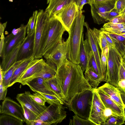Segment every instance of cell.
<instances>
[{"instance_id": "obj_1", "label": "cell", "mask_w": 125, "mask_h": 125, "mask_svg": "<svg viewBox=\"0 0 125 125\" xmlns=\"http://www.w3.org/2000/svg\"><path fill=\"white\" fill-rule=\"evenodd\" d=\"M56 77L64 96L65 103L68 104L76 94L93 88L85 79L79 64L66 59L57 69Z\"/></svg>"}, {"instance_id": "obj_2", "label": "cell", "mask_w": 125, "mask_h": 125, "mask_svg": "<svg viewBox=\"0 0 125 125\" xmlns=\"http://www.w3.org/2000/svg\"><path fill=\"white\" fill-rule=\"evenodd\" d=\"M84 17L82 10H79L68 32L69 37L66 40L68 49L67 56L69 60L78 64L80 63V50Z\"/></svg>"}, {"instance_id": "obj_3", "label": "cell", "mask_w": 125, "mask_h": 125, "mask_svg": "<svg viewBox=\"0 0 125 125\" xmlns=\"http://www.w3.org/2000/svg\"><path fill=\"white\" fill-rule=\"evenodd\" d=\"M65 31V29L58 20L53 17L49 19L45 25L42 38V56L48 55L62 41V35Z\"/></svg>"}, {"instance_id": "obj_4", "label": "cell", "mask_w": 125, "mask_h": 125, "mask_svg": "<svg viewBox=\"0 0 125 125\" xmlns=\"http://www.w3.org/2000/svg\"><path fill=\"white\" fill-rule=\"evenodd\" d=\"M93 89L87 90L75 95L67 105L69 110L79 117L88 119L93 96Z\"/></svg>"}, {"instance_id": "obj_5", "label": "cell", "mask_w": 125, "mask_h": 125, "mask_svg": "<svg viewBox=\"0 0 125 125\" xmlns=\"http://www.w3.org/2000/svg\"><path fill=\"white\" fill-rule=\"evenodd\" d=\"M109 48L106 82L117 87L119 86V71L123 58L115 47Z\"/></svg>"}, {"instance_id": "obj_6", "label": "cell", "mask_w": 125, "mask_h": 125, "mask_svg": "<svg viewBox=\"0 0 125 125\" xmlns=\"http://www.w3.org/2000/svg\"><path fill=\"white\" fill-rule=\"evenodd\" d=\"M50 18L48 13L43 10L38 11L36 21L35 30L34 46L33 56L35 59L41 58L42 42L46 23Z\"/></svg>"}, {"instance_id": "obj_7", "label": "cell", "mask_w": 125, "mask_h": 125, "mask_svg": "<svg viewBox=\"0 0 125 125\" xmlns=\"http://www.w3.org/2000/svg\"><path fill=\"white\" fill-rule=\"evenodd\" d=\"M62 105L61 104H50L36 120L46 123L48 125L61 123L66 116V112Z\"/></svg>"}, {"instance_id": "obj_8", "label": "cell", "mask_w": 125, "mask_h": 125, "mask_svg": "<svg viewBox=\"0 0 125 125\" xmlns=\"http://www.w3.org/2000/svg\"><path fill=\"white\" fill-rule=\"evenodd\" d=\"M79 10L75 1H73L55 14L52 18L58 20L66 31H69Z\"/></svg>"}, {"instance_id": "obj_9", "label": "cell", "mask_w": 125, "mask_h": 125, "mask_svg": "<svg viewBox=\"0 0 125 125\" xmlns=\"http://www.w3.org/2000/svg\"><path fill=\"white\" fill-rule=\"evenodd\" d=\"M115 0L91 5L92 15L94 22L100 25L107 21L110 11L114 8Z\"/></svg>"}, {"instance_id": "obj_10", "label": "cell", "mask_w": 125, "mask_h": 125, "mask_svg": "<svg viewBox=\"0 0 125 125\" xmlns=\"http://www.w3.org/2000/svg\"><path fill=\"white\" fill-rule=\"evenodd\" d=\"M15 35L11 34L5 38L4 44L0 57L3 58L7 55L19 44L22 42L26 37V25H21Z\"/></svg>"}, {"instance_id": "obj_11", "label": "cell", "mask_w": 125, "mask_h": 125, "mask_svg": "<svg viewBox=\"0 0 125 125\" xmlns=\"http://www.w3.org/2000/svg\"><path fill=\"white\" fill-rule=\"evenodd\" d=\"M93 92L92 103L89 119L96 125H104L106 120L104 112L106 107L94 88Z\"/></svg>"}, {"instance_id": "obj_12", "label": "cell", "mask_w": 125, "mask_h": 125, "mask_svg": "<svg viewBox=\"0 0 125 125\" xmlns=\"http://www.w3.org/2000/svg\"><path fill=\"white\" fill-rule=\"evenodd\" d=\"M68 53L67 42L62 41L48 55L44 56L46 61L54 64L57 69L65 62Z\"/></svg>"}, {"instance_id": "obj_13", "label": "cell", "mask_w": 125, "mask_h": 125, "mask_svg": "<svg viewBox=\"0 0 125 125\" xmlns=\"http://www.w3.org/2000/svg\"><path fill=\"white\" fill-rule=\"evenodd\" d=\"M0 114L10 115L26 123L23 108L21 105L10 98L6 97L0 107Z\"/></svg>"}, {"instance_id": "obj_14", "label": "cell", "mask_w": 125, "mask_h": 125, "mask_svg": "<svg viewBox=\"0 0 125 125\" xmlns=\"http://www.w3.org/2000/svg\"><path fill=\"white\" fill-rule=\"evenodd\" d=\"M87 31L86 35L91 50L92 52L98 68L99 75L102 78L103 81H105L102 70L101 61V56L99 51V46L96 36L93 30L89 27L87 22H84Z\"/></svg>"}, {"instance_id": "obj_15", "label": "cell", "mask_w": 125, "mask_h": 125, "mask_svg": "<svg viewBox=\"0 0 125 125\" xmlns=\"http://www.w3.org/2000/svg\"><path fill=\"white\" fill-rule=\"evenodd\" d=\"M98 88L110 96L120 107L125 106V89L106 82Z\"/></svg>"}, {"instance_id": "obj_16", "label": "cell", "mask_w": 125, "mask_h": 125, "mask_svg": "<svg viewBox=\"0 0 125 125\" xmlns=\"http://www.w3.org/2000/svg\"><path fill=\"white\" fill-rule=\"evenodd\" d=\"M45 62L42 59H37L29 67L20 78L17 82L23 85L32 79L37 77L43 70Z\"/></svg>"}, {"instance_id": "obj_17", "label": "cell", "mask_w": 125, "mask_h": 125, "mask_svg": "<svg viewBox=\"0 0 125 125\" xmlns=\"http://www.w3.org/2000/svg\"><path fill=\"white\" fill-rule=\"evenodd\" d=\"M35 31L27 35L23 41L19 50L17 61L25 60L33 56Z\"/></svg>"}, {"instance_id": "obj_18", "label": "cell", "mask_w": 125, "mask_h": 125, "mask_svg": "<svg viewBox=\"0 0 125 125\" xmlns=\"http://www.w3.org/2000/svg\"><path fill=\"white\" fill-rule=\"evenodd\" d=\"M16 99L21 104L24 105L38 116L47 107L45 105H42L39 104L25 93L17 94Z\"/></svg>"}, {"instance_id": "obj_19", "label": "cell", "mask_w": 125, "mask_h": 125, "mask_svg": "<svg viewBox=\"0 0 125 125\" xmlns=\"http://www.w3.org/2000/svg\"><path fill=\"white\" fill-rule=\"evenodd\" d=\"M26 85L34 92L54 95L59 98L50 89L46 80L41 77H38L33 79L27 82Z\"/></svg>"}, {"instance_id": "obj_20", "label": "cell", "mask_w": 125, "mask_h": 125, "mask_svg": "<svg viewBox=\"0 0 125 125\" xmlns=\"http://www.w3.org/2000/svg\"><path fill=\"white\" fill-rule=\"evenodd\" d=\"M76 0H47L48 5L45 11L50 18L53 17L56 13L73 1Z\"/></svg>"}, {"instance_id": "obj_21", "label": "cell", "mask_w": 125, "mask_h": 125, "mask_svg": "<svg viewBox=\"0 0 125 125\" xmlns=\"http://www.w3.org/2000/svg\"><path fill=\"white\" fill-rule=\"evenodd\" d=\"M94 89L106 108H109L113 112L124 116L123 108L110 96L98 88Z\"/></svg>"}, {"instance_id": "obj_22", "label": "cell", "mask_w": 125, "mask_h": 125, "mask_svg": "<svg viewBox=\"0 0 125 125\" xmlns=\"http://www.w3.org/2000/svg\"><path fill=\"white\" fill-rule=\"evenodd\" d=\"M37 59H35L33 56L24 61L15 70L10 81L9 87L17 83V81L26 70Z\"/></svg>"}, {"instance_id": "obj_23", "label": "cell", "mask_w": 125, "mask_h": 125, "mask_svg": "<svg viewBox=\"0 0 125 125\" xmlns=\"http://www.w3.org/2000/svg\"><path fill=\"white\" fill-rule=\"evenodd\" d=\"M22 42L19 44L7 55L2 58L0 68L3 73L6 72L17 62V55Z\"/></svg>"}, {"instance_id": "obj_24", "label": "cell", "mask_w": 125, "mask_h": 125, "mask_svg": "<svg viewBox=\"0 0 125 125\" xmlns=\"http://www.w3.org/2000/svg\"><path fill=\"white\" fill-rule=\"evenodd\" d=\"M83 36V33L80 50L79 64L83 72L85 71L87 68L88 52L90 47L87 39H86L84 41Z\"/></svg>"}, {"instance_id": "obj_25", "label": "cell", "mask_w": 125, "mask_h": 125, "mask_svg": "<svg viewBox=\"0 0 125 125\" xmlns=\"http://www.w3.org/2000/svg\"><path fill=\"white\" fill-rule=\"evenodd\" d=\"M85 78L92 87L96 89L99 83L103 81L102 78L91 67H87L85 71Z\"/></svg>"}, {"instance_id": "obj_26", "label": "cell", "mask_w": 125, "mask_h": 125, "mask_svg": "<svg viewBox=\"0 0 125 125\" xmlns=\"http://www.w3.org/2000/svg\"><path fill=\"white\" fill-rule=\"evenodd\" d=\"M56 70L57 67L54 64L46 61L43 70L37 77H41L45 80L49 79L55 76Z\"/></svg>"}, {"instance_id": "obj_27", "label": "cell", "mask_w": 125, "mask_h": 125, "mask_svg": "<svg viewBox=\"0 0 125 125\" xmlns=\"http://www.w3.org/2000/svg\"><path fill=\"white\" fill-rule=\"evenodd\" d=\"M25 60L16 62L6 72L2 73V83L4 89H6L9 87L10 81L15 70Z\"/></svg>"}, {"instance_id": "obj_28", "label": "cell", "mask_w": 125, "mask_h": 125, "mask_svg": "<svg viewBox=\"0 0 125 125\" xmlns=\"http://www.w3.org/2000/svg\"><path fill=\"white\" fill-rule=\"evenodd\" d=\"M106 32L114 42L115 48L122 56L125 50V38L119 35Z\"/></svg>"}, {"instance_id": "obj_29", "label": "cell", "mask_w": 125, "mask_h": 125, "mask_svg": "<svg viewBox=\"0 0 125 125\" xmlns=\"http://www.w3.org/2000/svg\"><path fill=\"white\" fill-rule=\"evenodd\" d=\"M46 81L50 89L65 103L63 95L55 76L52 78L46 80Z\"/></svg>"}, {"instance_id": "obj_30", "label": "cell", "mask_w": 125, "mask_h": 125, "mask_svg": "<svg viewBox=\"0 0 125 125\" xmlns=\"http://www.w3.org/2000/svg\"><path fill=\"white\" fill-rule=\"evenodd\" d=\"M24 122L10 115L2 114L0 116V125H22Z\"/></svg>"}, {"instance_id": "obj_31", "label": "cell", "mask_w": 125, "mask_h": 125, "mask_svg": "<svg viewBox=\"0 0 125 125\" xmlns=\"http://www.w3.org/2000/svg\"><path fill=\"white\" fill-rule=\"evenodd\" d=\"M93 31L96 38L101 50L106 47H109L107 40L102 33L101 31L95 28L93 29Z\"/></svg>"}, {"instance_id": "obj_32", "label": "cell", "mask_w": 125, "mask_h": 125, "mask_svg": "<svg viewBox=\"0 0 125 125\" xmlns=\"http://www.w3.org/2000/svg\"><path fill=\"white\" fill-rule=\"evenodd\" d=\"M125 123L124 116L112 115L108 118L104 125H122Z\"/></svg>"}, {"instance_id": "obj_33", "label": "cell", "mask_w": 125, "mask_h": 125, "mask_svg": "<svg viewBox=\"0 0 125 125\" xmlns=\"http://www.w3.org/2000/svg\"><path fill=\"white\" fill-rule=\"evenodd\" d=\"M38 12L37 10L34 11L32 16L29 20L26 25L27 35H31L35 31L36 21Z\"/></svg>"}, {"instance_id": "obj_34", "label": "cell", "mask_w": 125, "mask_h": 125, "mask_svg": "<svg viewBox=\"0 0 125 125\" xmlns=\"http://www.w3.org/2000/svg\"><path fill=\"white\" fill-rule=\"evenodd\" d=\"M87 67L92 68L96 73L99 75V73L98 66L95 57L91 48L89 49L88 52L87 68Z\"/></svg>"}, {"instance_id": "obj_35", "label": "cell", "mask_w": 125, "mask_h": 125, "mask_svg": "<svg viewBox=\"0 0 125 125\" xmlns=\"http://www.w3.org/2000/svg\"><path fill=\"white\" fill-rule=\"evenodd\" d=\"M69 125H94L95 124L89 119H85L75 114L73 116V120H70Z\"/></svg>"}, {"instance_id": "obj_36", "label": "cell", "mask_w": 125, "mask_h": 125, "mask_svg": "<svg viewBox=\"0 0 125 125\" xmlns=\"http://www.w3.org/2000/svg\"><path fill=\"white\" fill-rule=\"evenodd\" d=\"M45 99L46 102L50 104H64V103L57 97L51 95L38 93Z\"/></svg>"}, {"instance_id": "obj_37", "label": "cell", "mask_w": 125, "mask_h": 125, "mask_svg": "<svg viewBox=\"0 0 125 125\" xmlns=\"http://www.w3.org/2000/svg\"><path fill=\"white\" fill-rule=\"evenodd\" d=\"M21 105L23 109L26 124L28 125L30 122L36 119L38 116L36 114L24 105L22 104Z\"/></svg>"}, {"instance_id": "obj_38", "label": "cell", "mask_w": 125, "mask_h": 125, "mask_svg": "<svg viewBox=\"0 0 125 125\" xmlns=\"http://www.w3.org/2000/svg\"><path fill=\"white\" fill-rule=\"evenodd\" d=\"M25 93L30 96L36 103L42 105H45L46 102L44 99L38 92H36L31 94L29 91H26Z\"/></svg>"}, {"instance_id": "obj_39", "label": "cell", "mask_w": 125, "mask_h": 125, "mask_svg": "<svg viewBox=\"0 0 125 125\" xmlns=\"http://www.w3.org/2000/svg\"><path fill=\"white\" fill-rule=\"evenodd\" d=\"M125 28V23H113L108 22L105 23L100 29L106 30Z\"/></svg>"}, {"instance_id": "obj_40", "label": "cell", "mask_w": 125, "mask_h": 125, "mask_svg": "<svg viewBox=\"0 0 125 125\" xmlns=\"http://www.w3.org/2000/svg\"><path fill=\"white\" fill-rule=\"evenodd\" d=\"M101 61L102 66L103 73L104 76L105 82L106 81V75L107 71L106 67L107 65V58L105 55L104 50H101Z\"/></svg>"}, {"instance_id": "obj_41", "label": "cell", "mask_w": 125, "mask_h": 125, "mask_svg": "<svg viewBox=\"0 0 125 125\" xmlns=\"http://www.w3.org/2000/svg\"><path fill=\"white\" fill-rule=\"evenodd\" d=\"M125 8V0H115L114 8L119 13Z\"/></svg>"}, {"instance_id": "obj_42", "label": "cell", "mask_w": 125, "mask_h": 125, "mask_svg": "<svg viewBox=\"0 0 125 125\" xmlns=\"http://www.w3.org/2000/svg\"><path fill=\"white\" fill-rule=\"evenodd\" d=\"M109 21L113 23H125V15H119L111 19Z\"/></svg>"}, {"instance_id": "obj_43", "label": "cell", "mask_w": 125, "mask_h": 125, "mask_svg": "<svg viewBox=\"0 0 125 125\" xmlns=\"http://www.w3.org/2000/svg\"><path fill=\"white\" fill-rule=\"evenodd\" d=\"M122 79L125 80V63L123 59L122 61L119 73V80Z\"/></svg>"}, {"instance_id": "obj_44", "label": "cell", "mask_w": 125, "mask_h": 125, "mask_svg": "<svg viewBox=\"0 0 125 125\" xmlns=\"http://www.w3.org/2000/svg\"><path fill=\"white\" fill-rule=\"evenodd\" d=\"M101 31L107 40L109 48L115 47L114 42L106 32L104 31Z\"/></svg>"}, {"instance_id": "obj_45", "label": "cell", "mask_w": 125, "mask_h": 125, "mask_svg": "<svg viewBox=\"0 0 125 125\" xmlns=\"http://www.w3.org/2000/svg\"><path fill=\"white\" fill-rule=\"evenodd\" d=\"M104 114L106 121L108 118L111 115H121L113 112L111 109L108 108H106L104 109Z\"/></svg>"}, {"instance_id": "obj_46", "label": "cell", "mask_w": 125, "mask_h": 125, "mask_svg": "<svg viewBox=\"0 0 125 125\" xmlns=\"http://www.w3.org/2000/svg\"><path fill=\"white\" fill-rule=\"evenodd\" d=\"M100 30L120 35L125 33V28L117 29H110L106 30Z\"/></svg>"}, {"instance_id": "obj_47", "label": "cell", "mask_w": 125, "mask_h": 125, "mask_svg": "<svg viewBox=\"0 0 125 125\" xmlns=\"http://www.w3.org/2000/svg\"><path fill=\"white\" fill-rule=\"evenodd\" d=\"M7 89H5L3 86L2 82L0 83V100H4L6 98Z\"/></svg>"}, {"instance_id": "obj_48", "label": "cell", "mask_w": 125, "mask_h": 125, "mask_svg": "<svg viewBox=\"0 0 125 125\" xmlns=\"http://www.w3.org/2000/svg\"><path fill=\"white\" fill-rule=\"evenodd\" d=\"M76 3L79 10H82L84 5L90 3L89 0H76Z\"/></svg>"}, {"instance_id": "obj_49", "label": "cell", "mask_w": 125, "mask_h": 125, "mask_svg": "<svg viewBox=\"0 0 125 125\" xmlns=\"http://www.w3.org/2000/svg\"><path fill=\"white\" fill-rule=\"evenodd\" d=\"M119 15V13L114 8L110 11L107 19V21H109L111 19Z\"/></svg>"}, {"instance_id": "obj_50", "label": "cell", "mask_w": 125, "mask_h": 125, "mask_svg": "<svg viewBox=\"0 0 125 125\" xmlns=\"http://www.w3.org/2000/svg\"><path fill=\"white\" fill-rule=\"evenodd\" d=\"M0 54L1 53L3 47L5 39L4 33L0 36Z\"/></svg>"}, {"instance_id": "obj_51", "label": "cell", "mask_w": 125, "mask_h": 125, "mask_svg": "<svg viewBox=\"0 0 125 125\" xmlns=\"http://www.w3.org/2000/svg\"><path fill=\"white\" fill-rule=\"evenodd\" d=\"M7 22H5L3 23H0V34L1 36L4 33L5 29L6 27Z\"/></svg>"}, {"instance_id": "obj_52", "label": "cell", "mask_w": 125, "mask_h": 125, "mask_svg": "<svg viewBox=\"0 0 125 125\" xmlns=\"http://www.w3.org/2000/svg\"><path fill=\"white\" fill-rule=\"evenodd\" d=\"M90 2V5L92 4H94L96 3L104 2L112 0H89Z\"/></svg>"}, {"instance_id": "obj_53", "label": "cell", "mask_w": 125, "mask_h": 125, "mask_svg": "<svg viewBox=\"0 0 125 125\" xmlns=\"http://www.w3.org/2000/svg\"><path fill=\"white\" fill-rule=\"evenodd\" d=\"M118 85L122 88L125 89V80L122 79L119 80Z\"/></svg>"}, {"instance_id": "obj_54", "label": "cell", "mask_w": 125, "mask_h": 125, "mask_svg": "<svg viewBox=\"0 0 125 125\" xmlns=\"http://www.w3.org/2000/svg\"><path fill=\"white\" fill-rule=\"evenodd\" d=\"M3 81V74L1 69H0V83Z\"/></svg>"}, {"instance_id": "obj_55", "label": "cell", "mask_w": 125, "mask_h": 125, "mask_svg": "<svg viewBox=\"0 0 125 125\" xmlns=\"http://www.w3.org/2000/svg\"><path fill=\"white\" fill-rule=\"evenodd\" d=\"M119 15H125V8L122 11L119 13Z\"/></svg>"}, {"instance_id": "obj_56", "label": "cell", "mask_w": 125, "mask_h": 125, "mask_svg": "<svg viewBox=\"0 0 125 125\" xmlns=\"http://www.w3.org/2000/svg\"><path fill=\"white\" fill-rule=\"evenodd\" d=\"M123 113L124 114V120L125 122V106H124L123 108Z\"/></svg>"}, {"instance_id": "obj_57", "label": "cell", "mask_w": 125, "mask_h": 125, "mask_svg": "<svg viewBox=\"0 0 125 125\" xmlns=\"http://www.w3.org/2000/svg\"><path fill=\"white\" fill-rule=\"evenodd\" d=\"M122 56L123 58L125 59V50L123 53Z\"/></svg>"}, {"instance_id": "obj_58", "label": "cell", "mask_w": 125, "mask_h": 125, "mask_svg": "<svg viewBox=\"0 0 125 125\" xmlns=\"http://www.w3.org/2000/svg\"><path fill=\"white\" fill-rule=\"evenodd\" d=\"M119 35L122 36L124 37H125V33L122 34H120Z\"/></svg>"}, {"instance_id": "obj_59", "label": "cell", "mask_w": 125, "mask_h": 125, "mask_svg": "<svg viewBox=\"0 0 125 125\" xmlns=\"http://www.w3.org/2000/svg\"><path fill=\"white\" fill-rule=\"evenodd\" d=\"M123 59V60L124 61V62H125V59Z\"/></svg>"}]
</instances>
